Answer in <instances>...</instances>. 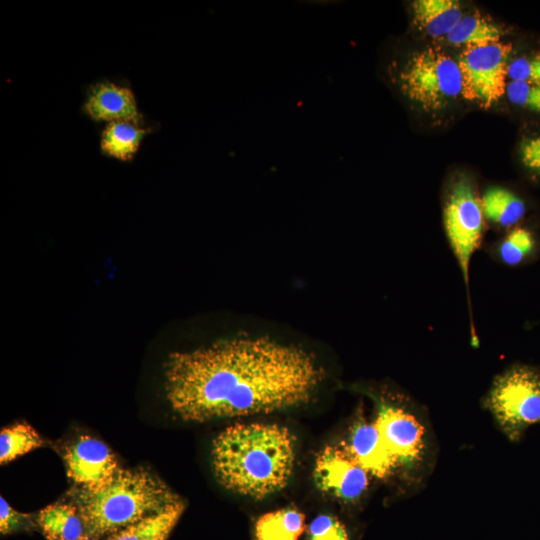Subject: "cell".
Returning a JSON list of instances; mask_svg holds the SVG:
<instances>
[{
    "label": "cell",
    "mask_w": 540,
    "mask_h": 540,
    "mask_svg": "<svg viewBox=\"0 0 540 540\" xmlns=\"http://www.w3.org/2000/svg\"><path fill=\"white\" fill-rule=\"evenodd\" d=\"M374 424L396 462L411 463L421 454L424 429L411 414L381 404Z\"/></svg>",
    "instance_id": "cell-10"
},
{
    "label": "cell",
    "mask_w": 540,
    "mask_h": 540,
    "mask_svg": "<svg viewBox=\"0 0 540 540\" xmlns=\"http://www.w3.org/2000/svg\"><path fill=\"white\" fill-rule=\"evenodd\" d=\"M71 496L86 534L98 539L181 500L161 478L142 467L120 468L105 487L97 491L77 488Z\"/></svg>",
    "instance_id": "cell-3"
},
{
    "label": "cell",
    "mask_w": 540,
    "mask_h": 540,
    "mask_svg": "<svg viewBox=\"0 0 540 540\" xmlns=\"http://www.w3.org/2000/svg\"><path fill=\"white\" fill-rule=\"evenodd\" d=\"M345 452L368 473L377 477L387 476L397 463L388 452L374 423L357 422Z\"/></svg>",
    "instance_id": "cell-12"
},
{
    "label": "cell",
    "mask_w": 540,
    "mask_h": 540,
    "mask_svg": "<svg viewBox=\"0 0 540 540\" xmlns=\"http://www.w3.org/2000/svg\"><path fill=\"white\" fill-rule=\"evenodd\" d=\"M67 476L78 488L97 491L108 485L120 467L110 448L100 440L81 436L64 454Z\"/></svg>",
    "instance_id": "cell-8"
},
{
    "label": "cell",
    "mask_w": 540,
    "mask_h": 540,
    "mask_svg": "<svg viewBox=\"0 0 540 540\" xmlns=\"http://www.w3.org/2000/svg\"><path fill=\"white\" fill-rule=\"evenodd\" d=\"M79 540H102V539H98V538H95L86 534L83 537H81Z\"/></svg>",
    "instance_id": "cell-27"
},
{
    "label": "cell",
    "mask_w": 540,
    "mask_h": 540,
    "mask_svg": "<svg viewBox=\"0 0 540 540\" xmlns=\"http://www.w3.org/2000/svg\"><path fill=\"white\" fill-rule=\"evenodd\" d=\"M535 247V239L531 231L523 227L512 229L499 247V255L504 263L510 266L520 264Z\"/></svg>",
    "instance_id": "cell-21"
},
{
    "label": "cell",
    "mask_w": 540,
    "mask_h": 540,
    "mask_svg": "<svg viewBox=\"0 0 540 540\" xmlns=\"http://www.w3.org/2000/svg\"><path fill=\"white\" fill-rule=\"evenodd\" d=\"M411 13L415 26L434 39L445 38L464 14L455 0H416Z\"/></svg>",
    "instance_id": "cell-13"
},
{
    "label": "cell",
    "mask_w": 540,
    "mask_h": 540,
    "mask_svg": "<svg viewBox=\"0 0 540 540\" xmlns=\"http://www.w3.org/2000/svg\"><path fill=\"white\" fill-rule=\"evenodd\" d=\"M37 524L47 540H79L86 535L84 521L73 503H55L42 509Z\"/></svg>",
    "instance_id": "cell-15"
},
{
    "label": "cell",
    "mask_w": 540,
    "mask_h": 540,
    "mask_svg": "<svg viewBox=\"0 0 540 540\" xmlns=\"http://www.w3.org/2000/svg\"><path fill=\"white\" fill-rule=\"evenodd\" d=\"M184 509L185 504L181 499L126 526L104 540H167Z\"/></svg>",
    "instance_id": "cell-14"
},
{
    "label": "cell",
    "mask_w": 540,
    "mask_h": 540,
    "mask_svg": "<svg viewBox=\"0 0 540 540\" xmlns=\"http://www.w3.org/2000/svg\"><path fill=\"white\" fill-rule=\"evenodd\" d=\"M512 51V43L502 40L463 48L457 59L462 97L484 109L499 102L506 95Z\"/></svg>",
    "instance_id": "cell-6"
},
{
    "label": "cell",
    "mask_w": 540,
    "mask_h": 540,
    "mask_svg": "<svg viewBox=\"0 0 540 540\" xmlns=\"http://www.w3.org/2000/svg\"><path fill=\"white\" fill-rule=\"evenodd\" d=\"M211 457L223 487L262 499L287 485L294 466L295 439L277 424H234L214 439Z\"/></svg>",
    "instance_id": "cell-2"
},
{
    "label": "cell",
    "mask_w": 540,
    "mask_h": 540,
    "mask_svg": "<svg viewBox=\"0 0 540 540\" xmlns=\"http://www.w3.org/2000/svg\"><path fill=\"white\" fill-rule=\"evenodd\" d=\"M308 540H348V533L336 517L322 514L310 523Z\"/></svg>",
    "instance_id": "cell-24"
},
{
    "label": "cell",
    "mask_w": 540,
    "mask_h": 540,
    "mask_svg": "<svg viewBox=\"0 0 540 540\" xmlns=\"http://www.w3.org/2000/svg\"><path fill=\"white\" fill-rule=\"evenodd\" d=\"M519 157L528 171L540 175V133L525 137L521 141Z\"/></svg>",
    "instance_id": "cell-26"
},
{
    "label": "cell",
    "mask_w": 540,
    "mask_h": 540,
    "mask_svg": "<svg viewBox=\"0 0 540 540\" xmlns=\"http://www.w3.org/2000/svg\"><path fill=\"white\" fill-rule=\"evenodd\" d=\"M484 217L501 227H513L525 215L523 200L504 187H491L481 198Z\"/></svg>",
    "instance_id": "cell-19"
},
{
    "label": "cell",
    "mask_w": 540,
    "mask_h": 540,
    "mask_svg": "<svg viewBox=\"0 0 540 540\" xmlns=\"http://www.w3.org/2000/svg\"><path fill=\"white\" fill-rule=\"evenodd\" d=\"M31 519L28 514L20 513L0 497V531L6 535L22 529H29Z\"/></svg>",
    "instance_id": "cell-25"
},
{
    "label": "cell",
    "mask_w": 540,
    "mask_h": 540,
    "mask_svg": "<svg viewBox=\"0 0 540 540\" xmlns=\"http://www.w3.org/2000/svg\"><path fill=\"white\" fill-rule=\"evenodd\" d=\"M148 132L149 129L132 122L107 123L100 136L101 153L120 161H131Z\"/></svg>",
    "instance_id": "cell-16"
},
{
    "label": "cell",
    "mask_w": 540,
    "mask_h": 540,
    "mask_svg": "<svg viewBox=\"0 0 540 540\" xmlns=\"http://www.w3.org/2000/svg\"><path fill=\"white\" fill-rule=\"evenodd\" d=\"M324 377L304 349L269 338H234L186 352L164 363V388L183 420L268 413L310 400Z\"/></svg>",
    "instance_id": "cell-1"
},
{
    "label": "cell",
    "mask_w": 540,
    "mask_h": 540,
    "mask_svg": "<svg viewBox=\"0 0 540 540\" xmlns=\"http://www.w3.org/2000/svg\"><path fill=\"white\" fill-rule=\"evenodd\" d=\"M506 96L514 106L540 115V84L508 81Z\"/></svg>",
    "instance_id": "cell-22"
},
{
    "label": "cell",
    "mask_w": 540,
    "mask_h": 540,
    "mask_svg": "<svg viewBox=\"0 0 540 540\" xmlns=\"http://www.w3.org/2000/svg\"><path fill=\"white\" fill-rule=\"evenodd\" d=\"M305 529V516L295 508H282L263 514L255 523L256 540H299Z\"/></svg>",
    "instance_id": "cell-18"
},
{
    "label": "cell",
    "mask_w": 540,
    "mask_h": 540,
    "mask_svg": "<svg viewBox=\"0 0 540 540\" xmlns=\"http://www.w3.org/2000/svg\"><path fill=\"white\" fill-rule=\"evenodd\" d=\"M488 406L509 438L518 439L527 427L540 423V375L527 366L509 369L496 378Z\"/></svg>",
    "instance_id": "cell-5"
},
{
    "label": "cell",
    "mask_w": 540,
    "mask_h": 540,
    "mask_svg": "<svg viewBox=\"0 0 540 540\" xmlns=\"http://www.w3.org/2000/svg\"><path fill=\"white\" fill-rule=\"evenodd\" d=\"M504 28L480 12L463 14L444 40L456 47H472L501 41Z\"/></svg>",
    "instance_id": "cell-17"
},
{
    "label": "cell",
    "mask_w": 540,
    "mask_h": 540,
    "mask_svg": "<svg viewBox=\"0 0 540 540\" xmlns=\"http://www.w3.org/2000/svg\"><path fill=\"white\" fill-rule=\"evenodd\" d=\"M82 108L94 122L126 121L142 125L143 121L134 92L109 80L99 81L88 88Z\"/></svg>",
    "instance_id": "cell-11"
},
{
    "label": "cell",
    "mask_w": 540,
    "mask_h": 540,
    "mask_svg": "<svg viewBox=\"0 0 540 540\" xmlns=\"http://www.w3.org/2000/svg\"><path fill=\"white\" fill-rule=\"evenodd\" d=\"M314 477L321 490L347 501L359 498L368 486V472L335 446H327L319 453Z\"/></svg>",
    "instance_id": "cell-9"
},
{
    "label": "cell",
    "mask_w": 540,
    "mask_h": 540,
    "mask_svg": "<svg viewBox=\"0 0 540 540\" xmlns=\"http://www.w3.org/2000/svg\"><path fill=\"white\" fill-rule=\"evenodd\" d=\"M508 80L540 84V51H532L511 58Z\"/></svg>",
    "instance_id": "cell-23"
},
{
    "label": "cell",
    "mask_w": 540,
    "mask_h": 540,
    "mask_svg": "<svg viewBox=\"0 0 540 540\" xmlns=\"http://www.w3.org/2000/svg\"><path fill=\"white\" fill-rule=\"evenodd\" d=\"M402 94L426 112L440 111L462 96L458 61L440 46L412 53L398 74Z\"/></svg>",
    "instance_id": "cell-4"
},
{
    "label": "cell",
    "mask_w": 540,
    "mask_h": 540,
    "mask_svg": "<svg viewBox=\"0 0 540 540\" xmlns=\"http://www.w3.org/2000/svg\"><path fill=\"white\" fill-rule=\"evenodd\" d=\"M443 216L447 239L468 289L470 262L481 245L484 232L481 199L468 179L453 182Z\"/></svg>",
    "instance_id": "cell-7"
},
{
    "label": "cell",
    "mask_w": 540,
    "mask_h": 540,
    "mask_svg": "<svg viewBox=\"0 0 540 540\" xmlns=\"http://www.w3.org/2000/svg\"><path fill=\"white\" fill-rule=\"evenodd\" d=\"M43 444L41 436L29 424L16 423L3 428L0 432V463L6 464Z\"/></svg>",
    "instance_id": "cell-20"
}]
</instances>
